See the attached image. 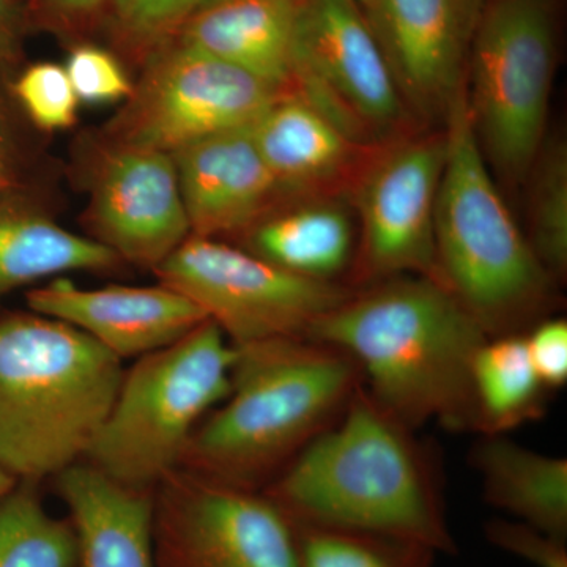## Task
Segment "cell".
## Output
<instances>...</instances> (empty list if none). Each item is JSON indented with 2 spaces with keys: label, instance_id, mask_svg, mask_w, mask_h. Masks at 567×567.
Returning a JSON list of instances; mask_svg holds the SVG:
<instances>
[{
  "label": "cell",
  "instance_id": "cell-1",
  "mask_svg": "<svg viewBox=\"0 0 567 567\" xmlns=\"http://www.w3.org/2000/svg\"><path fill=\"white\" fill-rule=\"evenodd\" d=\"M306 339L349 354L369 394L406 427L436 421L480 434L473 364L488 336L435 279L404 275L353 289Z\"/></svg>",
  "mask_w": 567,
  "mask_h": 567
},
{
  "label": "cell",
  "instance_id": "cell-2",
  "mask_svg": "<svg viewBox=\"0 0 567 567\" xmlns=\"http://www.w3.org/2000/svg\"><path fill=\"white\" fill-rule=\"evenodd\" d=\"M363 382L264 494L295 525L398 537L456 555L432 454Z\"/></svg>",
  "mask_w": 567,
  "mask_h": 567
},
{
  "label": "cell",
  "instance_id": "cell-3",
  "mask_svg": "<svg viewBox=\"0 0 567 567\" xmlns=\"http://www.w3.org/2000/svg\"><path fill=\"white\" fill-rule=\"evenodd\" d=\"M234 347L230 394L194 429L178 468L264 491L341 417L363 377L349 354L306 338Z\"/></svg>",
  "mask_w": 567,
  "mask_h": 567
},
{
  "label": "cell",
  "instance_id": "cell-4",
  "mask_svg": "<svg viewBox=\"0 0 567 567\" xmlns=\"http://www.w3.org/2000/svg\"><path fill=\"white\" fill-rule=\"evenodd\" d=\"M123 372L121 358L62 320L0 317V465L40 484L84 461Z\"/></svg>",
  "mask_w": 567,
  "mask_h": 567
},
{
  "label": "cell",
  "instance_id": "cell-5",
  "mask_svg": "<svg viewBox=\"0 0 567 567\" xmlns=\"http://www.w3.org/2000/svg\"><path fill=\"white\" fill-rule=\"evenodd\" d=\"M466 82V81H465ZM446 162L435 205L436 281L488 338L524 334L551 300V275L499 196L477 144L466 87L446 115Z\"/></svg>",
  "mask_w": 567,
  "mask_h": 567
},
{
  "label": "cell",
  "instance_id": "cell-6",
  "mask_svg": "<svg viewBox=\"0 0 567 567\" xmlns=\"http://www.w3.org/2000/svg\"><path fill=\"white\" fill-rule=\"evenodd\" d=\"M235 360L212 320L137 358L84 461L125 486L155 491L181 466L194 429L230 394Z\"/></svg>",
  "mask_w": 567,
  "mask_h": 567
},
{
  "label": "cell",
  "instance_id": "cell-7",
  "mask_svg": "<svg viewBox=\"0 0 567 567\" xmlns=\"http://www.w3.org/2000/svg\"><path fill=\"white\" fill-rule=\"evenodd\" d=\"M557 62L551 0H488L466 65V103L486 162L506 182L528 178L546 142Z\"/></svg>",
  "mask_w": 567,
  "mask_h": 567
},
{
  "label": "cell",
  "instance_id": "cell-8",
  "mask_svg": "<svg viewBox=\"0 0 567 567\" xmlns=\"http://www.w3.org/2000/svg\"><path fill=\"white\" fill-rule=\"evenodd\" d=\"M153 274L199 306L233 346L306 338L316 320L353 290L290 274L244 248L196 235Z\"/></svg>",
  "mask_w": 567,
  "mask_h": 567
},
{
  "label": "cell",
  "instance_id": "cell-9",
  "mask_svg": "<svg viewBox=\"0 0 567 567\" xmlns=\"http://www.w3.org/2000/svg\"><path fill=\"white\" fill-rule=\"evenodd\" d=\"M282 95L249 71L173 40L148 55L141 80L106 126V144L174 155L251 125Z\"/></svg>",
  "mask_w": 567,
  "mask_h": 567
},
{
  "label": "cell",
  "instance_id": "cell-10",
  "mask_svg": "<svg viewBox=\"0 0 567 567\" xmlns=\"http://www.w3.org/2000/svg\"><path fill=\"white\" fill-rule=\"evenodd\" d=\"M290 93L369 147L404 136L412 117L364 11L352 0H306Z\"/></svg>",
  "mask_w": 567,
  "mask_h": 567
},
{
  "label": "cell",
  "instance_id": "cell-11",
  "mask_svg": "<svg viewBox=\"0 0 567 567\" xmlns=\"http://www.w3.org/2000/svg\"><path fill=\"white\" fill-rule=\"evenodd\" d=\"M445 162V132L404 134L369 153L350 185L361 221L354 286L404 275L436 281L435 205Z\"/></svg>",
  "mask_w": 567,
  "mask_h": 567
},
{
  "label": "cell",
  "instance_id": "cell-12",
  "mask_svg": "<svg viewBox=\"0 0 567 567\" xmlns=\"http://www.w3.org/2000/svg\"><path fill=\"white\" fill-rule=\"evenodd\" d=\"M156 567H300L297 529L262 491L177 468L155 487Z\"/></svg>",
  "mask_w": 567,
  "mask_h": 567
},
{
  "label": "cell",
  "instance_id": "cell-13",
  "mask_svg": "<svg viewBox=\"0 0 567 567\" xmlns=\"http://www.w3.org/2000/svg\"><path fill=\"white\" fill-rule=\"evenodd\" d=\"M484 0H365L371 24L406 111L446 121L466 81Z\"/></svg>",
  "mask_w": 567,
  "mask_h": 567
},
{
  "label": "cell",
  "instance_id": "cell-14",
  "mask_svg": "<svg viewBox=\"0 0 567 567\" xmlns=\"http://www.w3.org/2000/svg\"><path fill=\"white\" fill-rule=\"evenodd\" d=\"M87 218L92 240L123 264L155 270L192 237L173 155L104 145Z\"/></svg>",
  "mask_w": 567,
  "mask_h": 567
},
{
  "label": "cell",
  "instance_id": "cell-15",
  "mask_svg": "<svg viewBox=\"0 0 567 567\" xmlns=\"http://www.w3.org/2000/svg\"><path fill=\"white\" fill-rule=\"evenodd\" d=\"M29 309L91 336L125 360L174 344L208 317L185 295L158 286H106L82 289L66 278L25 293Z\"/></svg>",
  "mask_w": 567,
  "mask_h": 567
},
{
  "label": "cell",
  "instance_id": "cell-16",
  "mask_svg": "<svg viewBox=\"0 0 567 567\" xmlns=\"http://www.w3.org/2000/svg\"><path fill=\"white\" fill-rule=\"evenodd\" d=\"M173 158L196 237H240L282 199L249 125L205 137Z\"/></svg>",
  "mask_w": 567,
  "mask_h": 567
},
{
  "label": "cell",
  "instance_id": "cell-17",
  "mask_svg": "<svg viewBox=\"0 0 567 567\" xmlns=\"http://www.w3.org/2000/svg\"><path fill=\"white\" fill-rule=\"evenodd\" d=\"M282 197H327L354 175L372 148L352 140L300 96L286 93L249 125Z\"/></svg>",
  "mask_w": 567,
  "mask_h": 567
},
{
  "label": "cell",
  "instance_id": "cell-18",
  "mask_svg": "<svg viewBox=\"0 0 567 567\" xmlns=\"http://www.w3.org/2000/svg\"><path fill=\"white\" fill-rule=\"evenodd\" d=\"M52 480L76 533L78 567H156L155 491L125 486L85 461Z\"/></svg>",
  "mask_w": 567,
  "mask_h": 567
},
{
  "label": "cell",
  "instance_id": "cell-19",
  "mask_svg": "<svg viewBox=\"0 0 567 567\" xmlns=\"http://www.w3.org/2000/svg\"><path fill=\"white\" fill-rule=\"evenodd\" d=\"M306 0H208L175 40L290 93L295 40Z\"/></svg>",
  "mask_w": 567,
  "mask_h": 567
},
{
  "label": "cell",
  "instance_id": "cell-20",
  "mask_svg": "<svg viewBox=\"0 0 567 567\" xmlns=\"http://www.w3.org/2000/svg\"><path fill=\"white\" fill-rule=\"evenodd\" d=\"M470 458L488 505L567 540L566 457L536 453L505 434H492L481 435Z\"/></svg>",
  "mask_w": 567,
  "mask_h": 567
},
{
  "label": "cell",
  "instance_id": "cell-21",
  "mask_svg": "<svg viewBox=\"0 0 567 567\" xmlns=\"http://www.w3.org/2000/svg\"><path fill=\"white\" fill-rule=\"evenodd\" d=\"M246 251L290 274L334 281L352 265L354 227L344 205L327 197L278 207L240 235Z\"/></svg>",
  "mask_w": 567,
  "mask_h": 567
},
{
  "label": "cell",
  "instance_id": "cell-22",
  "mask_svg": "<svg viewBox=\"0 0 567 567\" xmlns=\"http://www.w3.org/2000/svg\"><path fill=\"white\" fill-rule=\"evenodd\" d=\"M122 264L106 246L48 216L0 205V298L50 276L110 271Z\"/></svg>",
  "mask_w": 567,
  "mask_h": 567
},
{
  "label": "cell",
  "instance_id": "cell-23",
  "mask_svg": "<svg viewBox=\"0 0 567 567\" xmlns=\"http://www.w3.org/2000/svg\"><path fill=\"white\" fill-rule=\"evenodd\" d=\"M473 380L480 434H506L546 412V388L529 360L525 334L488 338L477 350Z\"/></svg>",
  "mask_w": 567,
  "mask_h": 567
},
{
  "label": "cell",
  "instance_id": "cell-24",
  "mask_svg": "<svg viewBox=\"0 0 567 567\" xmlns=\"http://www.w3.org/2000/svg\"><path fill=\"white\" fill-rule=\"evenodd\" d=\"M39 486L20 481L0 499V567H78L73 524L48 513Z\"/></svg>",
  "mask_w": 567,
  "mask_h": 567
},
{
  "label": "cell",
  "instance_id": "cell-25",
  "mask_svg": "<svg viewBox=\"0 0 567 567\" xmlns=\"http://www.w3.org/2000/svg\"><path fill=\"white\" fill-rule=\"evenodd\" d=\"M295 529L300 567H434V550L398 537L311 525Z\"/></svg>",
  "mask_w": 567,
  "mask_h": 567
},
{
  "label": "cell",
  "instance_id": "cell-26",
  "mask_svg": "<svg viewBox=\"0 0 567 567\" xmlns=\"http://www.w3.org/2000/svg\"><path fill=\"white\" fill-rule=\"evenodd\" d=\"M528 177V238L537 259L551 278H565L567 270V147L566 142H544Z\"/></svg>",
  "mask_w": 567,
  "mask_h": 567
},
{
  "label": "cell",
  "instance_id": "cell-27",
  "mask_svg": "<svg viewBox=\"0 0 567 567\" xmlns=\"http://www.w3.org/2000/svg\"><path fill=\"white\" fill-rule=\"evenodd\" d=\"M208 0H115L112 21L123 43L145 58L175 40Z\"/></svg>",
  "mask_w": 567,
  "mask_h": 567
},
{
  "label": "cell",
  "instance_id": "cell-28",
  "mask_svg": "<svg viewBox=\"0 0 567 567\" xmlns=\"http://www.w3.org/2000/svg\"><path fill=\"white\" fill-rule=\"evenodd\" d=\"M14 95L31 121L44 132L66 130L76 122L78 100L65 66L41 62L14 82Z\"/></svg>",
  "mask_w": 567,
  "mask_h": 567
},
{
  "label": "cell",
  "instance_id": "cell-29",
  "mask_svg": "<svg viewBox=\"0 0 567 567\" xmlns=\"http://www.w3.org/2000/svg\"><path fill=\"white\" fill-rule=\"evenodd\" d=\"M65 71L80 102H121L133 91V84L117 59L92 44L71 51Z\"/></svg>",
  "mask_w": 567,
  "mask_h": 567
},
{
  "label": "cell",
  "instance_id": "cell-30",
  "mask_svg": "<svg viewBox=\"0 0 567 567\" xmlns=\"http://www.w3.org/2000/svg\"><path fill=\"white\" fill-rule=\"evenodd\" d=\"M484 533L492 546L525 559L529 565L567 567V540L547 535L524 522L494 518L487 522Z\"/></svg>",
  "mask_w": 567,
  "mask_h": 567
},
{
  "label": "cell",
  "instance_id": "cell-31",
  "mask_svg": "<svg viewBox=\"0 0 567 567\" xmlns=\"http://www.w3.org/2000/svg\"><path fill=\"white\" fill-rule=\"evenodd\" d=\"M529 360L546 390H558L567 382V322L543 319L525 333Z\"/></svg>",
  "mask_w": 567,
  "mask_h": 567
},
{
  "label": "cell",
  "instance_id": "cell-32",
  "mask_svg": "<svg viewBox=\"0 0 567 567\" xmlns=\"http://www.w3.org/2000/svg\"><path fill=\"white\" fill-rule=\"evenodd\" d=\"M115 0H35L40 17L54 25L80 24L100 10L111 9Z\"/></svg>",
  "mask_w": 567,
  "mask_h": 567
},
{
  "label": "cell",
  "instance_id": "cell-33",
  "mask_svg": "<svg viewBox=\"0 0 567 567\" xmlns=\"http://www.w3.org/2000/svg\"><path fill=\"white\" fill-rule=\"evenodd\" d=\"M11 25V3L10 0H0V41L6 39Z\"/></svg>",
  "mask_w": 567,
  "mask_h": 567
},
{
  "label": "cell",
  "instance_id": "cell-34",
  "mask_svg": "<svg viewBox=\"0 0 567 567\" xmlns=\"http://www.w3.org/2000/svg\"><path fill=\"white\" fill-rule=\"evenodd\" d=\"M13 185V173H11L9 164H7L3 156H0V199L6 196Z\"/></svg>",
  "mask_w": 567,
  "mask_h": 567
},
{
  "label": "cell",
  "instance_id": "cell-35",
  "mask_svg": "<svg viewBox=\"0 0 567 567\" xmlns=\"http://www.w3.org/2000/svg\"><path fill=\"white\" fill-rule=\"evenodd\" d=\"M18 481L14 480L13 476L0 465V499L3 498L9 492L13 491L14 486H17Z\"/></svg>",
  "mask_w": 567,
  "mask_h": 567
},
{
  "label": "cell",
  "instance_id": "cell-36",
  "mask_svg": "<svg viewBox=\"0 0 567 567\" xmlns=\"http://www.w3.org/2000/svg\"><path fill=\"white\" fill-rule=\"evenodd\" d=\"M3 148H6V137H3L2 126H0V156H3Z\"/></svg>",
  "mask_w": 567,
  "mask_h": 567
},
{
  "label": "cell",
  "instance_id": "cell-37",
  "mask_svg": "<svg viewBox=\"0 0 567 567\" xmlns=\"http://www.w3.org/2000/svg\"><path fill=\"white\" fill-rule=\"evenodd\" d=\"M352 2L358 3V6H360V7H361V9H363V6H364V3H365V0H352Z\"/></svg>",
  "mask_w": 567,
  "mask_h": 567
}]
</instances>
